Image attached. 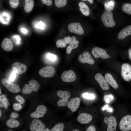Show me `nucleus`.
I'll use <instances>...</instances> for the list:
<instances>
[{
	"label": "nucleus",
	"instance_id": "obj_18",
	"mask_svg": "<svg viewBox=\"0 0 131 131\" xmlns=\"http://www.w3.org/2000/svg\"><path fill=\"white\" fill-rule=\"evenodd\" d=\"M93 118L90 114L83 113L80 114L77 118L78 121L81 124H86L90 123Z\"/></svg>",
	"mask_w": 131,
	"mask_h": 131
},
{
	"label": "nucleus",
	"instance_id": "obj_33",
	"mask_svg": "<svg viewBox=\"0 0 131 131\" xmlns=\"http://www.w3.org/2000/svg\"><path fill=\"white\" fill-rule=\"evenodd\" d=\"M19 0H9V3L11 7L13 8H16L19 4Z\"/></svg>",
	"mask_w": 131,
	"mask_h": 131
},
{
	"label": "nucleus",
	"instance_id": "obj_4",
	"mask_svg": "<svg viewBox=\"0 0 131 131\" xmlns=\"http://www.w3.org/2000/svg\"><path fill=\"white\" fill-rule=\"evenodd\" d=\"M29 85L25 84L23 88L22 92L25 94L31 93L33 91L37 92L39 90L40 85L36 80L32 79L28 82Z\"/></svg>",
	"mask_w": 131,
	"mask_h": 131
},
{
	"label": "nucleus",
	"instance_id": "obj_45",
	"mask_svg": "<svg viewBox=\"0 0 131 131\" xmlns=\"http://www.w3.org/2000/svg\"><path fill=\"white\" fill-rule=\"evenodd\" d=\"M71 38L70 36L66 37L64 38L66 44H69Z\"/></svg>",
	"mask_w": 131,
	"mask_h": 131
},
{
	"label": "nucleus",
	"instance_id": "obj_13",
	"mask_svg": "<svg viewBox=\"0 0 131 131\" xmlns=\"http://www.w3.org/2000/svg\"><path fill=\"white\" fill-rule=\"evenodd\" d=\"M104 123L107 125V131H115L116 128L117 122L115 118L113 116L109 118L106 116L104 119Z\"/></svg>",
	"mask_w": 131,
	"mask_h": 131
},
{
	"label": "nucleus",
	"instance_id": "obj_29",
	"mask_svg": "<svg viewBox=\"0 0 131 131\" xmlns=\"http://www.w3.org/2000/svg\"><path fill=\"white\" fill-rule=\"evenodd\" d=\"M64 124L60 123L55 124L51 130V131H63L65 128Z\"/></svg>",
	"mask_w": 131,
	"mask_h": 131
},
{
	"label": "nucleus",
	"instance_id": "obj_1",
	"mask_svg": "<svg viewBox=\"0 0 131 131\" xmlns=\"http://www.w3.org/2000/svg\"><path fill=\"white\" fill-rule=\"evenodd\" d=\"M120 51L116 50L105 49L100 47H95L91 51L93 57L101 62L108 63L116 59V57Z\"/></svg>",
	"mask_w": 131,
	"mask_h": 131
},
{
	"label": "nucleus",
	"instance_id": "obj_26",
	"mask_svg": "<svg viewBox=\"0 0 131 131\" xmlns=\"http://www.w3.org/2000/svg\"><path fill=\"white\" fill-rule=\"evenodd\" d=\"M115 2L114 0L106 2L104 3V7L106 11H111L114 9L115 5Z\"/></svg>",
	"mask_w": 131,
	"mask_h": 131
},
{
	"label": "nucleus",
	"instance_id": "obj_8",
	"mask_svg": "<svg viewBox=\"0 0 131 131\" xmlns=\"http://www.w3.org/2000/svg\"><path fill=\"white\" fill-rule=\"evenodd\" d=\"M1 82L2 84L11 92L17 93L21 91L19 85L13 83L4 78L2 79Z\"/></svg>",
	"mask_w": 131,
	"mask_h": 131
},
{
	"label": "nucleus",
	"instance_id": "obj_39",
	"mask_svg": "<svg viewBox=\"0 0 131 131\" xmlns=\"http://www.w3.org/2000/svg\"><path fill=\"white\" fill-rule=\"evenodd\" d=\"M104 98L106 102L109 103L111 99H113V97L111 95H106L104 96Z\"/></svg>",
	"mask_w": 131,
	"mask_h": 131
},
{
	"label": "nucleus",
	"instance_id": "obj_43",
	"mask_svg": "<svg viewBox=\"0 0 131 131\" xmlns=\"http://www.w3.org/2000/svg\"><path fill=\"white\" fill-rule=\"evenodd\" d=\"M10 118H16L18 116V114L17 113L13 112L10 115Z\"/></svg>",
	"mask_w": 131,
	"mask_h": 131
},
{
	"label": "nucleus",
	"instance_id": "obj_7",
	"mask_svg": "<svg viewBox=\"0 0 131 131\" xmlns=\"http://www.w3.org/2000/svg\"><path fill=\"white\" fill-rule=\"evenodd\" d=\"M120 129L123 131L131 130V115H127L123 117L120 120L119 125Z\"/></svg>",
	"mask_w": 131,
	"mask_h": 131
},
{
	"label": "nucleus",
	"instance_id": "obj_2",
	"mask_svg": "<svg viewBox=\"0 0 131 131\" xmlns=\"http://www.w3.org/2000/svg\"><path fill=\"white\" fill-rule=\"evenodd\" d=\"M106 64L111 69L119 74L125 81L129 82L131 80V65L130 64L121 63L116 59Z\"/></svg>",
	"mask_w": 131,
	"mask_h": 131
},
{
	"label": "nucleus",
	"instance_id": "obj_21",
	"mask_svg": "<svg viewBox=\"0 0 131 131\" xmlns=\"http://www.w3.org/2000/svg\"><path fill=\"white\" fill-rule=\"evenodd\" d=\"M1 46L4 50L9 52L11 51L13 48L12 42L8 38H5L3 40Z\"/></svg>",
	"mask_w": 131,
	"mask_h": 131
},
{
	"label": "nucleus",
	"instance_id": "obj_50",
	"mask_svg": "<svg viewBox=\"0 0 131 131\" xmlns=\"http://www.w3.org/2000/svg\"><path fill=\"white\" fill-rule=\"evenodd\" d=\"M73 131H79V130L78 129H75L73 130Z\"/></svg>",
	"mask_w": 131,
	"mask_h": 131
},
{
	"label": "nucleus",
	"instance_id": "obj_47",
	"mask_svg": "<svg viewBox=\"0 0 131 131\" xmlns=\"http://www.w3.org/2000/svg\"><path fill=\"white\" fill-rule=\"evenodd\" d=\"M82 0L83 1H87L90 4L93 3V0Z\"/></svg>",
	"mask_w": 131,
	"mask_h": 131
},
{
	"label": "nucleus",
	"instance_id": "obj_31",
	"mask_svg": "<svg viewBox=\"0 0 131 131\" xmlns=\"http://www.w3.org/2000/svg\"><path fill=\"white\" fill-rule=\"evenodd\" d=\"M66 44L64 38L57 40L56 43V46L57 48H62L65 47H66Z\"/></svg>",
	"mask_w": 131,
	"mask_h": 131
},
{
	"label": "nucleus",
	"instance_id": "obj_12",
	"mask_svg": "<svg viewBox=\"0 0 131 131\" xmlns=\"http://www.w3.org/2000/svg\"><path fill=\"white\" fill-rule=\"evenodd\" d=\"M105 72L104 76L109 85L114 89H118L119 87V85L113 77L111 71L107 70Z\"/></svg>",
	"mask_w": 131,
	"mask_h": 131
},
{
	"label": "nucleus",
	"instance_id": "obj_27",
	"mask_svg": "<svg viewBox=\"0 0 131 131\" xmlns=\"http://www.w3.org/2000/svg\"><path fill=\"white\" fill-rule=\"evenodd\" d=\"M6 124L9 127L15 128L19 126V123L15 118H10L7 121Z\"/></svg>",
	"mask_w": 131,
	"mask_h": 131
},
{
	"label": "nucleus",
	"instance_id": "obj_44",
	"mask_svg": "<svg viewBox=\"0 0 131 131\" xmlns=\"http://www.w3.org/2000/svg\"><path fill=\"white\" fill-rule=\"evenodd\" d=\"M14 38L16 40V43L17 44H19L20 43V41L21 39L19 35L14 36Z\"/></svg>",
	"mask_w": 131,
	"mask_h": 131
},
{
	"label": "nucleus",
	"instance_id": "obj_40",
	"mask_svg": "<svg viewBox=\"0 0 131 131\" xmlns=\"http://www.w3.org/2000/svg\"><path fill=\"white\" fill-rule=\"evenodd\" d=\"M42 3L48 6H51L52 4V0H41Z\"/></svg>",
	"mask_w": 131,
	"mask_h": 131
},
{
	"label": "nucleus",
	"instance_id": "obj_20",
	"mask_svg": "<svg viewBox=\"0 0 131 131\" xmlns=\"http://www.w3.org/2000/svg\"><path fill=\"white\" fill-rule=\"evenodd\" d=\"M130 35H131V25L122 29L119 33L118 38L120 40H123Z\"/></svg>",
	"mask_w": 131,
	"mask_h": 131
},
{
	"label": "nucleus",
	"instance_id": "obj_24",
	"mask_svg": "<svg viewBox=\"0 0 131 131\" xmlns=\"http://www.w3.org/2000/svg\"><path fill=\"white\" fill-rule=\"evenodd\" d=\"M9 103L6 98V95L2 94L0 96V106L1 107H3L5 109L8 108Z\"/></svg>",
	"mask_w": 131,
	"mask_h": 131
},
{
	"label": "nucleus",
	"instance_id": "obj_49",
	"mask_svg": "<svg viewBox=\"0 0 131 131\" xmlns=\"http://www.w3.org/2000/svg\"><path fill=\"white\" fill-rule=\"evenodd\" d=\"M0 117L1 116V115H2V112H1V110H0Z\"/></svg>",
	"mask_w": 131,
	"mask_h": 131
},
{
	"label": "nucleus",
	"instance_id": "obj_23",
	"mask_svg": "<svg viewBox=\"0 0 131 131\" xmlns=\"http://www.w3.org/2000/svg\"><path fill=\"white\" fill-rule=\"evenodd\" d=\"M24 7V11L26 13H29L32 10L34 5L33 0H25Z\"/></svg>",
	"mask_w": 131,
	"mask_h": 131
},
{
	"label": "nucleus",
	"instance_id": "obj_9",
	"mask_svg": "<svg viewBox=\"0 0 131 131\" xmlns=\"http://www.w3.org/2000/svg\"><path fill=\"white\" fill-rule=\"evenodd\" d=\"M76 78L75 73L72 70L64 71L61 76L62 80L64 82H73L75 80Z\"/></svg>",
	"mask_w": 131,
	"mask_h": 131
},
{
	"label": "nucleus",
	"instance_id": "obj_5",
	"mask_svg": "<svg viewBox=\"0 0 131 131\" xmlns=\"http://www.w3.org/2000/svg\"><path fill=\"white\" fill-rule=\"evenodd\" d=\"M93 57L89 52L85 51L82 53V55L80 54L79 55L78 60L81 63L93 65L95 63V60Z\"/></svg>",
	"mask_w": 131,
	"mask_h": 131
},
{
	"label": "nucleus",
	"instance_id": "obj_42",
	"mask_svg": "<svg viewBox=\"0 0 131 131\" xmlns=\"http://www.w3.org/2000/svg\"><path fill=\"white\" fill-rule=\"evenodd\" d=\"M102 109L103 111L107 109V111L110 112H112L113 111V109L112 108L108 107V106L107 105L104 106L102 108Z\"/></svg>",
	"mask_w": 131,
	"mask_h": 131
},
{
	"label": "nucleus",
	"instance_id": "obj_3",
	"mask_svg": "<svg viewBox=\"0 0 131 131\" xmlns=\"http://www.w3.org/2000/svg\"><path fill=\"white\" fill-rule=\"evenodd\" d=\"M101 18L104 25L106 27H112L115 25L113 13L111 11H105L102 14Z\"/></svg>",
	"mask_w": 131,
	"mask_h": 131
},
{
	"label": "nucleus",
	"instance_id": "obj_41",
	"mask_svg": "<svg viewBox=\"0 0 131 131\" xmlns=\"http://www.w3.org/2000/svg\"><path fill=\"white\" fill-rule=\"evenodd\" d=\"M96 129L95 127L93 125H91L86 129V131H96Z\"/></svg>",
	"mask_w": 131,
	"mask_h": 131
},
{
	"label": "nucleus",
	"instance_id": "obj_35",
	"mask_svg": "<svg viewBox=\"0 0 131 131\" xmlns=\"http://www.w3.org/2000/svg\"><path fill=\"white\" fill-rule=\"evenodd\" d=\"M21 104L19 103H14L13 105V108L16 111H19L22 108V106Z\"/></svg>",
	"mask_w": 131,
	"mask_h": 131
},
{
	"label": "nucleus",
	"instance_id": "obj_19",
	"mask_svg": "<svg viewBox=\"0 0 131 131\" xmlns=\"http://www.w3.org/2000/svg\"><path fill=\"white\" fill-rule=\"evenodd\" d=\"M79 41L77 40L74 36H72L70 39L69 43V46L66 49V53L67 54H70L73 49L77 48L79 45Z\"/></svg>",
	"mask_w": 131,
	"mask_h": 131
},
{
	"label": "nucleus",
	"instance_id": "obj_15",
	"mask_svg": "<svg viewBox=\"0 0 131 131\" xmlns=\"http://www.w3.org/2000/svg\"><path fill=\"white\" fill-rule=\"evenodd\" d=\"M47 111V108L44 105L39 106L36 108V111L31 114L30 117L32 118H36L42 117L46 113Z\"/></svg>",
	"mask_w": 131,
	"mask_h": 131
},
{
	"label": "nucleus",
	"instance_id": "obj_22",
	"mask_svg": "<svg viewBox=\"0 0 131 131\" xmlns=\"http://www.w3.org/2000/svg\"><path fill=\"white\" fill-rule=\"evenodd\" d=\"M78 6L80 11L84 15L86 16H89L90 10L89 7L86 4L81 1L79 3Z\"/></svg>",
	"mask_w": 131,
	"mask_h": 131
},
{
	"label": "nucleus",
	"instance_id": "obj_32",
	"mask_svg": "<svg viewBox=\"0 0 131 131\" xmlns=\"http://www.w3.org/2000/svg\"><path fill=\"white\" fill-rule=\"evenodd\" d=\"M69 102L68 99H60L57 102V105L59 107H63L67 105Z\"/></svg>",
	"mask_w": 131,
	"mask_h": 131
},
{
	"label": "nucleus",
	"instance_id": "obj_36",
	"mask_svg": "<svg viewBox=\"0 0 131 131\" xmlns=\"http://www.w3.org/2000/svg\"><path fill=\"white\" fill-rule=\"evenodd\" d=\"M15 99L21 104H23L25 102L24 99L21 96L17 95L15 97Z\"/></svg>",
	"mask_w": 131,
	"mask_h": 131
},
{
	"label": "nucleus",
	"instance_id": "obj_11",
	"mask_svg": "<svg viewBox=\"0 0 131 131\" xmlns=\"http://www.w3.org/2000/svg\"><path fill=\"white\" fill-rule=\"evenodd\" d=\"M68 28L70 32L79 35H82L84 33V31L79 22L72 23L69 24Z\"/></svg>",
	"mask_w": 131,
	"mask_h": 131
},
{
	"label": "nucleus",
	"instance_id": "obj_25",
	"mask_svg": "<svg viewBox=\"0 0 131 131\" xmlns=\"http://www.w3.org/2000/svg\"><path fill=\"white\" fill-rule=\"evenodd\" d=\"M57 94L60 98H61L62 99H63L68 100L71 97L70 93L66 91L58 90L57 92Z\"/></svg>",
	"mask_w": 131,
	"mask_h": 131
},
{
	"label": "nucleus",
	"instance_id": "obj_46",
	"mask_svg": "<svg viewBox=\"0 0 131 131\" xmlns=\"http://www.w3.org/2000/svg\"><path fill=\"white\" fill-rule=\"evenodd\" d=\"M128 57L131 61V48L129 49L128 50Z\"/></svg>",
	"mask_w": 131,
	"mask_h": 131
},
{
	"label": "nucleus",
	"instance_id": "obj_51",
	"mask_svg": "<svg viewBox=\"0 0 131 131\" xmlns=\"http://www.w3.org/2000/svg\"><path fill=\"white\" fill-rule=\"evenodd\" d=\"M1 88H0V94H1Z\"/></svg>",
	"mask_w": 131,
	"mask_h": 131
},
{
	"label": "nucleus",
	"instance_id": "obj_48",
	"mask_svg": "<svg viewBox=\"0 0 131 131\" xmlns=\"http://www.w3.org/2000/svg\"><path fill=\"white\" fill-rule=\"evenodd\" d=\"M25 28H23L22 29V32L24 33H26L27 32Z\"/></svg>",
	"mask_w": 131,
	"mask_h": 131
},
{
	"label": "nucleus",
	"instance_id": "obj_30",
	"mask_svg": "<svg viewBox=\"0 0 131 131\" xmlns=\"http://www.w3.org/2000/svg\"><path fill=\"white\" fill-rule=\"evenodd\" d=\"M67 3V0H55V3L56 6L59 8L64 6Z\"/></svg>",
	"mask_w": 131,
	"mask_h": 131
},
{
	"label": "nucleus",
	"instance_id": "obj_52",
	"mask_svg": "<svg viewBox=\"0 0 131 131\" xmlns=\"http://www.w3.org/2000/svg\"><path fill=\"white\" fill-rule=\"evenodd\" d=\"M8 131H12L10 130H8Z\"/></svg>",
	"mask_w": 131,
	"mask_h": 131
},
{
	"label": "nucleus",
	"instance_id": "obj_10",
	"mask_svg": "<svg viewBox=\"0 0 131 131\" xmlns=\"http://www.w3.org/2000/svg\"><path fill=\"white\" fill-rule=\"evenodd\" d=\"M55 68L52 66H46L40 69L39 71L40 75L44 78L52 77L55 74Z\"/></svg>",
	"mask_w": 131,
	"mask_h": 131
},
{
	"label": "nucleus",
	"instance_id": "obj_34",
	"mask_svg": "<svg viewBox=\"0 0 131 131\" xmlns=\"http://www.w3.org/2000/svg\"><path fill=\"white\" fill-rule=\"evenodd\" d=\"M83 96L84 98L89 99H93L95 98V96L93 94L87 93H84Z\"/></svg>",
	"mask_w": 131,
	"mask_h": 131
},
{
	"label": "nucleus",
	"instance_id": "obj_6",
	"mask_svg": "<svg viewBox=\"0 0 131 131\" xmlns=\"http://www.w3.org/2000/svg\"><path fill=\"white\" fill-rule=\"evenodd\" d=\"M101 72L100 71H98V72L95 74L94 76L95 79L103 90H109L110 89L109 85Z\"/></svg>",
	"mask_w": 131,
	"mask_h": 131
},
{
	"label": "nucleus",
	"instance_id": "obj_14",
	"mask_svg": "<svg viewBox=\"0 0 131 131\" xmlns=\"http://www.w3.org/2000/svg\"><path fill=\"white\" fill-rule=\"evenodd\" d=\"M45 125L40 120L35 118L30 124V128L32 131H44L45 129Z\"/></svg>",
	"mask_w": 131,
	"mask_h": 131
},
{
	"label": "nucleus",
	"instance_id": "obj_17",
	"mask_svg": "<svg viewBox=\"0 0 131 131\" xmlns=\"http://www.w3.org/2000/svg\"><path fill=\"white\" fill-rule=\"evenodd\" d=\"M12 68L14 71L19 74L24 73L27 69V67L25 65L17 62H15L12 64Z\"/></svg>",
	"mask_w": 131,
	"mask_h": 131
},
{
	"label": "nucleus",
	"instance_id": "obj_38",
	"mask_svg": "<svg viewBox=\"0 0 131 131\" xmlns=\"http://www.w3.org/2000/svg\"><path fill=\"white\" fill-rule=\"evenodd\" d=\"M47 57L49 59L52 61L55 60L56 59V56L55 55L49 53L47 54Z\"/></svg>",
	"mask_w": 131,
	"mask_h": 131
},
{
	"label": "nucleus",
	"instance_id": "obj_16",
	"mask_svg": "<svg viewBox=\"0 0 131 131\" xmlns=\"http://www.w3.org/2000/svg\"><path fill=\"white\" fill-rule=\"evenodd\" d=\"M81 101V99L79 97L73 98L69 102L67 107L71 111L75 112L79 108Z\"/></svg>",
	"mask_w": 131,
	"mask_h": 131
},
{
	"label": "nucleus",
	"instance_id": "obj_28",
	"mask_svg": "<svg viewBox=\"0 0 131 131\" xmlns=\"http://www.w3.org/2000/svg\"><path fill=\"white\" fill-rule=\"evenodd\" d=\"M122 10L124 12L131 15V4L124 3L122 7Z\"/></svg>",
	"mask_w": 131,
	"mask_h": 131
},
{
	"label": "nucleus",
	"instance_id": "obj_37",
	"mask_svg": "<svg viewBox=\"0 0 131 131\" xmlns=\"http://www.w3.org/2000/svg\"><path fill=\"white\" fill-rule=\"evenodd\" d=\"M16 76V73L13 71L12 72L9 79V80L11 82L14 81Z\"/></svg>",
	"mask_w": 131,
	"mask_h": 131
}]
</instances>
